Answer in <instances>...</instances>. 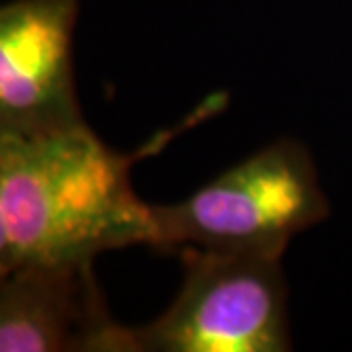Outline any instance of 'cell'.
<instances>
[{
	"label": "cell",
	"mask_w": 352,
	"mask_h": 352,
	"mask_svg": "<svg viewBox=\"0 0 352 352\" xmlns=\"http://www.w3.org/2000/svg\"><path fill=\"white\" fill-rule=\"evenodd\" d=\"M135 157L110 149L87 122L0 133V274L25 264L92 263L133 245L155 249L153 206L131 184Z\"/></svg>",
	"instance_id": "cell-1"
},
{
	"label": "cell",
	"mask_w": 352,
	"mask_h": 352,
	"mask_svg": "<svg viewBox=\"0 0 352 352\" xmlns=\"http://www.w3.org/2000/svg\"><path fill=\"white\" fill-rule=\"evenodd\" d=\"M184 282L139 352L292 351L288 284L278 256L182 247Z\"/></svg>",
	"instance_id": "cell-3"
},
{
	"label": "cell",
	"mask_w": 352,
	"mask_h": 352,
	"mask_svg": "<svg viewBox=\"0 0 352 352\" xmlns=\"http://www.w3.org/2000/svg\"><path fill=\"white\" fill-rule=\"evenodd\" d=\"M327 215V196L311 155L302 143L282 139L186 200L153 206L155 249L200 247L282 258L289 241Z\"/></svg>",
	"instance_id": "cell-2"
},
{
	"label": "cell",
	"mask_w": 352,
	"mask_h": 352,
	"mask_svg": "<svg viewBox=\"0 0 352 352\" xmlns=\"http://www.w3.org/2000/svg\"><path fill=\"white\" fill-rule=\"evenodd\" d=\"M76 16L78 0H12L0 8V133L85 122L73 73Z\"/></svg>",
	"instance_id": "cell-4"
},
{
	"label": "cell",
	"mask_w": 352,
	"mask_h": 352,
	"mask_svg": "<svg viewBox=\"0 0 352 352\" xmlns=\"http://www.w3.org/2000/svg\"><path fill=\"white\" fill-rule=\"evenodd\" d=\"M2 352H139L113 321L92 263L25 264L0 282Z\"/></svg>",
	"instance_id": "cell-5"
}]
</instances>
